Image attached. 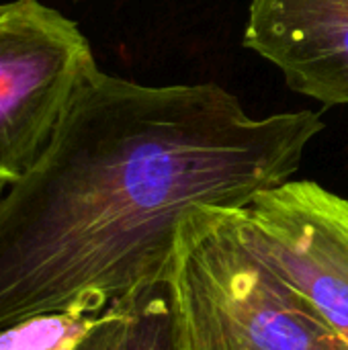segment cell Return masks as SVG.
I'll list each match as a JSON object with an SVG mask.
<instances>
[{
  "instance_id": "6da1fadb",
  "label": "cell",
  "mask_w": 348,
  "mask_h": 350,
  "mask_svg": "<svg viewBox=\"0 0 348 350\" xmlns=\"http://www.w3.org/2000/svg\"><path fill=\"white\" fill-rule=\"evenodd\" d=\"M322 129L310 109L252 117L213 82L148 86L92 68L0 195V330L164 281L191 209L244 207L291 180Z\"/></svg>"
},
{
  "instance_id": "7a4b0ae2",
  "label": "cell",
  "mask_w": 348,
  "mask_h": 350,
  "mask_svg": "<svg viewBox=\"0 0 348 350\" xmlns=\"http://www.w3.org/2000/svg\"><path fill=\"white\" fill-rule=\"evenodd\" d=\"M166 281L180 350H348L248 246L236 207L183 217Z\"/></svg>"
},
{
  "instance_id": "3957f363",
  "label": "cell",
  "mask_w": 348,
  "mask_h": 350,
  "mask_svg": "<svg viewBox=\"0 0 348 350\" xmlns=\"http://www.w3.org/2000/svg\"><path fill=\"white\" fill-rule=\"evenodd\" d=\"M92 68L74 21L39 0L0 4V185L35 166Z\"/></svg>"
},
{
  "instance_id": "277c9868",
  "label": "cell",
  "mask_w": 348,
  "mask_h": 350,
  "mask_svg": "<svg viewBox=\"0 0 348 350\" xmlns=\"http://www.w3.org/2000/svg\"><path fill=\"white\" fill-rule=\"evenodd\" d=\"M248 246L348 349V199L314 180H287L236 207Z\"/></svg>"
},
{
  "instance_id": "5b68a950",
  "label": "cell",
  "mask_w": 348,
  "mask_h": 350,
  "mask_svg": "<svg viewBox=\"0 0 348 350\" xmlns=\"http://www.w3.org/2000/svg\"><path fill=\"white\" fill-rule=\"evenodd\" d=\"M244 45L293 90L348 105V0H252Z\"/></svg>"
},
{
  "instance_id": "8992f818",
  "label": "cell",
  "mask_w": 348,
  "mask_h": 350,
  "mask_svg": "<svg viewBox=\"0 0 348 350\" xmlns=\"http://www.w3.org/2000/svg\"><path fill=\"white\" fill-rule=\"evenodd\" d=\"M74 350H180L168 281L113 301Z\"/></svg>"
},
{
  "instance_id": "52a82bcc",
  "label": "cell",
  "mask_w": 348,
  "mask_h": 350,
  "mask_svg": "<svg viewBox=\"0 0 348 350\" xmlns=\"http://www.w3.org/2000/svg\"><path fill=\"white\" fill-rule=\"evenodd\" d=\"M105 310L78 306L0 330V350H74Z\"/></svg>"
}]
</instances>
